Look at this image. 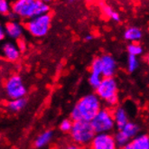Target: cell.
<instances>
[{"instance_id": "6da1fadb", "label": "cell", "mask_w": 149, "mask_h": 149, "mask_svg": "<svg viewBox=\"0 0 149 149\" xmlns=\"http://www.w3.org/2000/svg\"><path fill=\"white\" fill-rule=\"evenodd\" d=\"M102 109V101L96 93L84 95L77 101L70 113V118L76 121H91Z\"/></svg>"}, {"instance_id": "7a4b0ae2", "label": "cell", "mask_w": 149, "mask_h": 149, "mask_svg": "<svg viewBox=\"0 0 149 149\" xmlns=\"http://www.w3.org/2000/svg\"><path fill=\"white\" fill-rule=\"evenodd\" d=\"M50 6L41 0H15L12 4V11L22 19H32L50 13Z\"/></svg>"}, {"instance_id": "3957f363", "label": "cell", "mask_w": 149, "mask_h": 149, "mask_svg": "<svg viewBox=\"0 0 149 149\" xmlns=\"http://www.w3.org/2000/svg\"><path fill=\"white\" fill-rule=\"evenodd\" d=\"M95 91L101 101L106 103L107 108L115 109L118 106V85L114 77L103 78Z\"/></svg>"}, {"instance_id": "277c9868", "label": "cell", "mask_w": 149, "mask_h": 149, "mask_svg": "<svg viewBox=\"0 0 149 149\" xmlns=\"http://www.w3.org/2000/svg\"><path fill=\"white\" fill-rule=\"evenodd\" d=\"M96 135L95 130L90 121H76L73 123L70 136L72 143L81 147L89 146Z\"/></svg>"}, {"instance_id": "5b68a950", "label": "cell", "mask_w": 149, "mask_h": 149, "mask_svg": "<svg viewBox=\"0 0 149 149\" xmlns=\"http://www.w3.org/2000/svg\"><path fill=\"white\" fill-rule=\"evenodd\" d=\"M91 122L96 134L110 133L116 127L113 110L109 108H102Z\"/></svg>"}, {"instance_id": "8992f818", "label": "cell", "mask_w": 149, "mask_h": 149, "mask_svg": "<svg viewBox=\"0 0 149 149\" xmlns=\"http://www.w3.org/2000/svg\"><path fill=\"white\" fill-rule=\"evenodd\" d=\"M52 24V15L45 14L34 17L25 23L24 26L32 36L41 38L49 33Z\"/></svg>"}, {"instance_id": "52a82bcc", "label": "cell", "mask_w": 149, "mask_h": 149, "mask_svg": "<svg viewBox=\"0 0 149 149\" xmlns=\"http://www.w3.org/2000/svg\"><path fill=\"white\" fill-rule=\"evenodd\" d=\"M4 93L9 100L24 98L27 89L19 74H13L6 79L4 83Z\"/></svg>"}, {"instance_id": "ba28073f", "label": "cell", "mask_w": 149, "mask_h": 149, "mask_svg": "<svg viewBox=\"0 0 149 149\" xmlns=\"http://www.w3.org/2000/svg\"><path fill=\"white\" fill-rule=\"evenodd\" d=\"M89 147L90 149H118L115 137L110 133L96 134Z\"/></svg>"}, {"instance_id": "9c48e42d", "label": "cell", "mask_w": 149, "mask_h": 149, "mask_svg": "<svg viewBox=\"0 0 149 149\" xmlns=\"http://www.w3.org/2000/svg\"><path fill=\"white\" fill-rule=\"evenodd\" d=\"M100 60L102 64L103 78H109L115 76L118 69V64L115 58L110 54H105L100 56Z\"/></svg>"}, {"instance_id": "30bf717a", "label": "cell", "mask_w": 149, "mask_h": 149, "mask_svg": "<svg viewBox=\"0 0 149 149\" xmlns=\"http://www.w3.org/2000/svg\"><path fill=\"white\" fill-rule=\"evenodd\" d=\"M2 55L5 60L10 63H15L19 60L21 52L16 45L13 42H6L2 46Z\"/></svg>"}, {"instance_id": "8fae6325", "label": "cell", "mask_w": 149, "mask_h": 149, "mask_svg": "<svg viewBox=\"0 0 149 149\" xmlns=\"http://www.w3.org/2000/svg\"><path fill=\"white\" fill-rule=\"evenodd\" d=\"M113 115L116 124V128H118V130H121L129 122L128 114L124 107H116L113 109Z\"/></svg>"}, {"instance_id": "7c38bea8", "label": "cell", "mask_w": 149, "mask_h": 149, "mask_svg": "<svg viewBox=\"0 0 149 149\" xmlns=\"http://www.w3.org/2000/svg\"><path fill=\"white\" fill-rule=\"evenodd\" d=\"M5 30L6 33V36L10 37L12 39H15V40H19L21 39L23 36L24 26L15 21L7 22L5 24Z\"/></svg>"}, {"instance_id": "4fadbf2b", "label": "cell", "mask_w": 149, "mask_h": 149, "mask_svg": "<svg viewBox=\"0 0 149 149\" xmlns=\"http://www.w3.org/2000/svg\"><path fill=\"white\" fill-rule=\"evenodd\" d=\"M122 149H149V136L146 134L138 135Z\"/></svg>"}, {"instance_id": "5bb4252c", "label": "cell", "mask_w": 149, "mask_h": 149, "mask_svg": "<svg viewBox=\"0 0 149 149\" xmlns=\"http://www.w3.org/2000/svg\"><path fill=\"white\" fill-rule=\"evenodd\" d=\"M124 39L130 42H137L143 36L142 30L137 26H129L124 32Z\"/></svg>"}, {"instance_id": "9a60e30c", "label": "cell", "mask_w": 149, "mask_h": 149, "mask_svg": "<svg viewBox=\"0 0 149 149\" xmlns=\"http://www.w3.org/2000/svg\"><path fill=\"white\" fill-rule=\"evenodd\" d=\"M52 136H54V132L52 130L48 129L42 132L40 135H38V136L36 138L33 142V146L36 148H42L46 146L52 139Z\"/></svg>"}, {"instance_id": "2e32d148", "label": "cell", "mask_w": 149, "mask_h": 149, "mask_svg": "<svg viewBox=\"0 0 149 149\" xmlns=\"http://www.w3.org/2000/svg\"><path fill=\"white\" fill-rule=\"evenodd\" d=\"M27 104V100L25 98H22V99H16V100H8L6 108L8 111L13 112V113H16L19 112L22 109H24Z\"/></svg>"}, {"instance_id": "e0dca14e", "label": "cell", "mask_w": 149, "mask_h": 149, "mask_svg": "<svg viewBox=\"0 0 149 149\" xmlns=\"http://www.w3.org/2000/svg\"><path fill=\"white\" fill-rule=\"evenodd\" d=\"M123 132L132 140L133 138H135L136 136H137L139 135V131H140V127L139 126L135 123V122H131L129 121L128 123L121 129Z\"/></svg>"}, {"instance_id": "ac0fdd59", "label": "cell", "mask_w": 149, "mask_h": 149, "mask_svg": "<svg viewBox=\"0 0 149 149\" xmlns=\"http://www.w3.org/2000/svg\"><path fill=\"white\" fill-rule=\"evenodd\" d=\"M114 137H115L118 147H120L121 149L131 141V139L122 130H118L117 133L114 135Z\"/></svg>"}, {"instance_id": "d6986e66", "label": "cell", "mask_w": 149, "mask_h": 149, "mask_svg": "<svg viewBox=\"0 0 149 149\" xmlns=\"http://www.w3.org/2000/svg\"><path fill=\"white\" fill-rule=\"evenodd\" d=\"M101 8H102V11H103L104 15L107 17H109V19H111L114 22H117V23L120 21V15L117 11L114 10L110 6L102 5Z\"/></svg>"}, {"instance_id": "ffe728a7", "label": "cell", "mask_w": 149, "mask_h": 149, "mask_svg": "<svg viewBox=\"0 0 149 149\" xmlns=\"http://www.w3.org/2000/svg\"><path fill=\"white\" fill-rule=\"evenodd\" d=\"M90 72L91 74L96 75H102V64H101V60L100 57H96L92 60L90 67Z\"/></svg>"}, {"instance_id": "44dd1931", "label": "cell", "mask_w": 149, "mask_h": 149, "mask_svg": "<svg viewBox=\"0 0 149 149\" xmlns=\"http://www.w3.org/2000/svg\"><path fill=\"white\" fill-rule=\"evenodd\" d=\"M127 52L128 55H133L138 57L143 54V47L137 42H130L127 46Z\"/></svg>"}, {"instance_id": "7402d4cb", "label": "cell", "mask_w": 149, "mask_h": 149, "mask_svg": "<svg viewBox=\"0 0 149 149\" xmlns=\"http://www.w3.org/2000/svg\"><path fill=\"white\" fill-rule=\"evenodd\" d=\"M139 66V61L137 59L136 56H133V55H128L127 59V72L132 73L135 72L137 68Z\"/></svg>"}, {"instance_id": "603a6c76", "label": "cell", "mask_w": 149, "mask_h": 149, "mask_svg": "<svg viewBox=\"0 0 149 149\" xmlns=\"http://www.w3.org/2000/svg\"><path fill=\"white\" fill-rule=\"evenodd\" d=\"M74 122L71 118H64L61 121L59 125V129L63 133H71Z\"/></svg>"}, {"instance_id": "cb8c5ba5", "label": "cell", "mask_w": 149, "mask_h": 149, "mask_svg": "<svg viewBox=\"0 0 149 149\" xmlns=\"http://www.w3.org/2000/svg\"><path fill=\"white\" fill-rule=\"evenodd\" d=\"M12 11V6H10L7 0H0V14L6 15Z\"/></svg>"}, {"instance_id": "d4e9b609", "label": "cell", "mask_w": 149, "mask_h": 149, "mask_svg": "<svg viewBox=\"0 0 149 149\" xmlns=\"http://www.w3.org/2000/svg\"><path fill=\"white\" fill-rule=\"evenodd\" d=\"M17 47H18V49L20 50L21 52H24L25 50H26V42L25 41H24L23 39H19V40H17Z\"/></svg>"}, {"instance_id": "484cf974", "label": "cell", "mask_w": 149, "mask_h": 149, "mask_svg": "<svg viewBox=\"0 0 149 149\" xmlns=\"http://www.w3.org/2000/svg\"><path fill=\"white\" fill-rule=\"evenodd\" d=\"M6 16V18L8 19V22H14V21H15V19L17 18V17H18L13 11H11L10 13H8Z\"/></svg>"}, {"instance_id": "4316f807", "label": "cell", "mask_w": 149, "mask_h": 149, "mask_svg": "<svg viewBox=\"0 0 149 149\" xmlns=\"http://www.w3.org/2000/svg\"><path fill=\"white\" fill-rule=\"evenodd\" d=\"M6 36V33L5 27L4 26H0V39L4 40Z\"/></svg>"}, {"instance_id": "83f0119b", "label": "cell", "mask_w": 149, "mask_h": 149, "mask_svg": "<svg viewBox=\"0 0 149 149\" xmlns=\"http://www.w3.org/2000/svg\"><path fill=\"white\" fill-rule=\"evenodd\" d=\"M94 39V36H92L91 33H89V34H86V36H84V41L85 42H91V41H92Z\"/></svg>"}, {"instance_id": "f1b7e54d", "label": "cell", "mask_w": 149, "mask_h": 149, "mask_svg": "<svg viewBox=\"0 0 149 149\" xmlns=\"http://www.w3.org/2000/svg\"><path fill=\"white\" fill-rule=\"evenodd\" d=\"M41 1L42 2V3H45V4H47V5H49L52 0H41Z\"/></svg>"}, {"instance_id": "f546056e", "label": "cell", "mask_w": 149, "mask_h": 149, "mask_svg": "<svg viewBox=\"0 0 149 149\" xmlns=\"http://www.w3.org/2000/svg\"><path fill=\"white\" fill-rule=\"evenodd\" d=\"M67 1H68L69 3L72 4V3H76V2H78V1H80V0H67Z\"/></svg>"}, {"instance_id": "4dcf8cb0", "label": "cell", "mask_w": 149, "mask_h": 149, "mask_svg": "<svg viewBox=\"0 0 149 149\" xmlns=\"http://www.w3.org/2000/svg\"><path fill=\"white\" fill-rule=\"evenodd\" d=\"M146 63H147V64L149 65V54H148L147 56H146Z\"/></svg>"}, {"instance_id": "1f68e13d", "label": "cell", "mask_w": 149, "mask_h": 149, "mask_svg": "<svg viewBox=\"0 0 149 149\" xmlns=\"http://www.w3.org/2000/svg\"><path fill=\"white\" fill-rule=\"evenodd\" d=\"M86 1H91V0H86Z\"/></svg>"}]
</instances>
